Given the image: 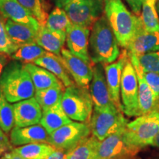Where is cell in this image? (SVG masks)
<instances>
[{
  "mask_svg": "<svg viewBox=\"0 0 159 159\" xmlns=\"http://www.w3.org/2000/svg\"><path fill=\"white\" fill-rule=\"evenodd\" d=\"M119 46L106 16H102L93 25L89 36V51L92 63L105 65L116 61L120 55Z\"/></svg>",
  "mask_w": 159,
  "mask_h": 159,
  "instance_id": "cell-1",
  "label": "cell"
},
{
  "mask_svg": "<svg viewBox=\"0 0 159 159\" xmlns=\"http://www.w3.org/2000/svg\"><path fill=\"white\" fill-rule=\"evenodd\" d=\"M104 11L119 46L127 49L131 40L143 29L140 16L129 11L122 0H105Z\"/></svg>",
  "mask_w": 159,
  "mask_h": 159,
  "instance_id": "cell-2",
  "label": "cell"
},
{
  "mask_svg": "<svg viewBox=\"0 0 159 159\" xmlns=\"http://www.w3.org/2000/svg\"><path fill=\"white\" fill-rule=\"evenodd\" d=\"M0 91L11 103L34 96V84L24 63L13 60L7 63L0 77Z\"/></svg>",
  "mask_w": 159,
  "mask_h": 159,
  "instance_id": "cell-3",
  "label": "cell"
},
{
  "mask_svg": "<svg viewBox=\"0 0 159 159\" xmlns=\"http://www.w3.org/2000/svg\"><path fill=\"white\" fill-rule=\"evenodd\" d=\"M61 106L71 120L90 122L94 103L89 89L77 84L66 87L61 99Z\"/></svg>",
  "mask_w": 159,
  "mask_h": 159,
  "instance_id": "cell-4",
  "label": "cell"
},
{
  "mask_svg": "<svg viewBox=\"0 0 159 159\" xmlns=\"http://www.w3.org/2000/svg\"><path fill=\"white\" fill-rule=\"evenodd\" d=\"M159 132V112L151 111L128 122L125 130L128 143L139 150L151 145Z\"/></svg>",
  "mask_w": 159,
  "mask_h": 159,
  "instance_id": "cell-5",
  "label": "cell"
},
{
  "mask_svg": "<svg viewBox=\"0 0 159 159\" xmlns=\"http://www.w3.org/2000/svg\"><path fill=\"white\" fill-rule=\"evenodd\" d=\"M123 113L117 107L105 109L94 108L89 122L91 134L99 141H102L125 128L128 122Z\"/></svg>",
  "mask_w": 159,
  "mask_h": 159,
  "instance_id": "cell-6",
  "label": "cell"
},
{
  "mask_svg": "<svg viewBox=\"0 0 159 159\" xmlns=\"http://www.w3.org/2000/svg\"><path fill=\"white\" fill-rule=\"evenodd\" d=\"M126 128V127H125ZM125 128L99 141L96 159H136L139 148L131 145L125 138Z\"/></svg>",
  "mask_w": 159,
  "mask_h": 159,
  "instance_id": "cell-7",
  "label": "cell"
},
{
  "mask_svg": "<svg viewBox=\"0 0 159 159\" xmlns=\"http://www.w3.org/2000/svg\"><path fill=\"white\" fill-rule=\"evenodd\" d=\"M63 9L71 24L91 29L102 16L105 0H73Z\"/></svg>",
  "mask_w": 159,
  "mask_h": 159,
  "instance_id": "cell-8",
  "label": "cell"
},
{
  "mask_svg": "<svg viewBox=\"0 0 159 159\" xmlns=\"http://www.w3.org/2000/svg\"><path fill=\"white\" fill-rule=\"evenodd\" d=\"M91 134L89 122L72 121L49 134V144L56 149L69 151L90 136Z\"/></svg>",
  "mask_w": 159,
  "mask_h": 159,
  "instance_id": "cell-9",
  "label": "cell"
},
{
  "mask_svg": "<svg viewBox=\"0 0 159 159\" xmlns=\"http://www.w3.org/2000/svg\"><path fill=\"white\" fill-rule=\"evenodd\" d=\"M120 94L123 112L129 117L139 116V83L137 75L130 59L127 61L122 71Z\"/></svg>",
  "mask_w": 159,
  "mask_h": 159,
  "instance_id": "cell-10",
  "label": "cell"
},
{
  "mask_svg": "<svg viewBox=\"0 0 159 159\" xmlns=\"http://www.w3.org/2000/svg\"><path fill=\"white\" fill-rule=\"evenodd\" d=\"M94 108L105 109L116 107L111 99L107 84L104 65L96 63L93 66V77L89 85Z\"/></svg>",
  "mask_w": 159,
  "mask_h": 159,
  "instance_id": "cell-11",
  "label": "cell"
},
{
  "mask_svg": "<svg viewBox=\"0 0 159 159\" xmlns=\"http://www.w3.org/2000/svg\"><path fill=\"white\" fill-rule=\"evenodd\" d=\"M60 59L77 85L89 89L93 77V66L63 48Z\"/></svg>",
  "mask_w": 159,
  "mask_h": 159,
  "instance_id": "cell-12",
  "label": "cell"
},
{
  "mask_svg": "<svg viewBox=\"0 0 159 159\" xmlns=\"http://www.w3.org/2000/svg\"><path fill=\"white\" fill-rule=\"evenodd\" d=\"M129 59L128 52L125 49L114 62L104 66L107 84L111 99L119 110L123 111L122 105L120 101V86L122 71L127 61Z\"/></svg>",
  "mask_w": 159,
  "mask_h": 159,
  "instance_id": "cell-13",
  "label": "cell"
},
{
  "mask_svg": "<svg viewBox=\"0 0 159 159\" xmlns=\"http://www.w3.org/2000/svg\"><path fill=\"white\" fill-rule=\"evenodd\" d=\"M90 28L71 24L66 31V42L69 50L73 55L83 59L89 64L91 61L89 51Z\"/></svg>",
  "mask_w": 159,
  "mask_h": 159,
  "instance_id": "cell-14",
  "label": "cell"
},
{
  "mask_svg": "<svg viewBox=\"0 0 159 159\" xmlns=\"http://www.w3.org/2000/svg\"><path fill=\"white\" fill-rule=\"evenodd\" d=\"M15 126L27 127L39 124L43 110L34 97L13 104Z\"/></svg>",
  "mask_w": 159,
  "mask_h": 159,
  "instance_id": "cell-15",
  "label": "cell"
},
{
  "mask_svg": "<svg viewBox=\"0 0 159 159\" xmlns=\"http://www.w3.org/2000/svg\"><path fill=\"white\" fill-rule=\"evenodd\" d=\"M49 135L41 124L27 127L14 126L10 132L13 146L19 147L32 143H48Z\"/></svg>",
  "mask_w": 159,
  "mask_h": 159,
  "instance_id": "cell-16",
  "label": "cell"
},
{
  "mask_svg": "<svg viewBox=\"0 0 159 159\" xmlns=\"http://www.w3.org/2000/svg\"><path fill=\"white\" fill-rule=\"evenodd\" d=\"M129 59L136 70L139 83V108L140 116L151 111H156L158 103L155 99L153 93L142 74V68L139 64L137 55L128 52Z\"/></svg>",
  "mask_w": 159,
  "mask_h": 159,
  "instance_id": "cell-17",
  "label": "cell"
},
{
  "mask_svg": "<svg viewBox=\"0 0 159 159\" xmlns=\"http://www.w3.org/2000/svg\"><path fill=\"white\" fill-rule=\"evenodd\" d=\"M0 13L5 19L25 24L39 31L40 24L18 0H0Z\"/></svg>",
  "mask_w": 159,
  "mask_h": 159,
  "instance_id": "cell-18",
  "label": "cell"
},
{
  "mask_svg": "<svg viewBox=\"0 0 159 159\" xmlns=\"http://www.w3.org/2000/svg\"><path fill=\"white\" fill-rule=\"evenodd\" d=\"M126 49L137 56L158 51L159 32H148L142 29L131 40Z\"/></svg>",
  "mask_w": 159,
  "mask_h": 159,
  "instance_id": "cell-19",
  "label": "cell"
},
{
  "mask_svg": "<svg viewBox=\"0 0 159 159\" xmlns=\"http://www.w3.org/2000/svg\"><path fill=\"white\" fill-rule=\"evenodd\" d=\"M25 69L30 75L35 91L52 87L64 88V85L54 74L33 63H24Z\"/></svg>",
  "mask_w": 159,
  "mask_h": 159,
  "instance_id": "cell-20",
  "label": "cell"
},
{
  "mask_svg": "<svg viewBox=\"0 0 159 159\" xmlns=\"http://www.w3.org/2000/svg\"><path fill=\"white\" fill-rule=\"evenodd\" d=\"M66 39V33L51 30L41 26L38 33L36 43L49 52L60 56Z\"/></svg>",
  "mask_w": 159,
  "mask_h": 159,
  "instance_id": "cell-21",
  "label": "cell"
},
{
  "mask_svg": "<svg viewBox=\"0 0 159 159\" xmlns=\"http://www.w3.org/2000/svg\"><path fill=\"white\" fill-rule=\"evenodd\" d=\"M60 56L47 52L43 56L35 60L33 63L47 69L54 74L63 83L65 87H69L74 85L75 83L69 75L68 71L63 66Z\"/></svg>",
  "mask_w": 159,
  "mask_h": 159,
  "instance_id": "cell-22",
  "label": "cell"
},
{
  "mask_svg": "<svg viewBox=\"0 0 159 159\" xmlns=\"http://www.w3.org/2000/svg\"><path fill=\"white\" fill-rule=\"evenodd\" d=\"M5 28L12 41L19 47L36 42L39 31L28 25L6 19Z\"/></svg>",
  "mask_w": 159,
  "mask_h": 159,
  "instance_id": "cell-23",
  "label": "cell"
},
{
  "mask_svg": "<svg viewBox=\"0 0 159 159\" xmlns=\"http://www.w3.org/2000/svg\"><path fill=\"white\" fill-rule=\"evenodd\" d=\"M71 122L72 120L63 111L61 102L50 108L43 111L40 124L46 129L49 135L63 125Z\"/></svg>",
  "mask_w": 159,
  "mask_h": 159,
  "instance_id": "cell-24",
  "label": "cell"
},
{
  "mask_svg": "<svg viewBox=\"0 0 159 159\" xmlns=\"http://www.w3.org/2000/svg\"><path fill=\"white\" fill-rule=\"evenodd\" d=\"M13 150L25 159H47L56 148L48 143H32Z\"/></svg>",
  "mask_w": 159,
  "mask_h": 159,
  "instance_id": "cell-25",
  "label": "cell"
},
{
  "mask_svg": "<svg viewBox=\"0 0 159 159\" xmlns=\"http://www.w3.org/2000/svg\"><path fill=\"white\" fill-rule=\"evenodd\" d=\"M99 141L89 136L67 152L66 159H96L97 149Z\"/></svg>",
  "mask_w": 159,
  "mask_h": 159,
  "instance_id": "cell-26",
  "label": "cell"
},
{
  "mask_svg": "<svg viewBox=\"0 0 159 159\" xmlns=\"http://www.w3.org/2000/svg\"><path fill=\"white\" fill-rule=\"evenodd\" d=\"M157 0H145L140 15L144 30L159 32V16L156 8Z\"/></svg>",
  "mask_w": 159,
  "mask_h": 159,
  "instance_id": "cell-27",
  "label": "cell"
},
{
  "mask_svg": "<svg viewBox=\"0 0 159 159\" xmlns=\"http://www.w3.org/2000/svg\"><path fill=\"white\" fill-rule=\"evenodd\" d=\"M47 52L46 49L35 42L20 46L10 57L13 60L21 61L24 63H34L35 60L43 56Z\"/></svg>",
  "mask_w": 159,
  "mask_h": 159,
  "instance_id": "cell-28",
  "label": "cell"
},
{
  "mask_svg": "<svg viewBox=\"0 0 159 159\" xmlns=\"http://www.w3.org/2000/svg\"><path fill=\"white\" fill-rule=\"evenodd\" d=\"M63 91V89L57 87L36 90L34 97L41 105L42 110L44 111L61 102Z\"/></svg>",
  "mask_w": 159,
  "mask_h": 159,
  "instance_id": "cell-29",
  "label": "cell"
},
{
  "mask_svg": "<svg viewBox=\"0 0 159 159\" xmlns=\"http://www.w3.org/2000/svg\"><path fill=\"white\" fill-rule=\"evenodd\" d=\"M71 22L64 9L56 7L49 13L45 26L51 30L66 33Z\"/></svg>",
  "mask_w": 159,
  "mask_h": 159,
  "instance_id": "cell-30",
  "label": "cell"
},
{
  "mask_svg": "<svg viewBox=\"0 0 159 159\" xmlns=\"http://www.w3.org/2000/svg\"><path fill=\"white\" fill-rule=\"evenodd\" d=\"M29 13L39 21L41 26H45L48 18V6L46 0H18Z\"/></svg>",
  "mask_w": 159,
  "mask_h": 159,
  "instance_id": "cell-31",
  "label": "cell"
},
{
  "mask_svg": "<svg viewBox=\"0 0 159 159\" xmlns=\"http://www.w3.org/2000/svg\"><path fill=\"white\" fill-rule=\"evenodd\" d=\"M15 126L13 105L6 99L0 91V128L5 134H9Z\"/></svg>",
  "mask_w": 159,
  "mask_h": 159,
  "instance_id": "cell-32",
  "label": "cell"
},
{
  "mask_svg": "<svg viewBox=\"0 0 159 159\" xmlns=\"http://www.w3.org/2000/svg\"><path fill=\"white\" fill-rule=\"evenodd\" d=\"M6 19H5L0 13V52L11 56L19 47L12 41L6 30Z\"/></svg>",
  "mask_w": 159,
  "mask_h": 159,
  "instance_id": "cell-33",
  "label": "cell"
},
{
  "mask_svg": "<svg viewBox=\"0 0 159 159\" xmlns=\"http://www.w3.org/2000/svg\"><path fill=\"white\" fill-rule=\"evenodd\" d=\"M143 71L159 74V50L137 56Z\"/></svg>",
  "mask_w": 159,
  "mask_h": 159,
  "instance_id": "cell-34",
  "label": "cell"
},
{
  "mask_svg": "<svg viewBox=\"0 0 159 159\" xmlns=\"http://www.w3.org/2000/svg\"><path fill=\"white\" fill-rule=\"evenodd\" d=\"M142 68V67H141ZM142 74L144 78L148 83L153 93L154 97L156 99L157 103L159 101V74L156 72H150V71H143L142 69Z\"/></svg>",
  "mask_w": 159,
  "mask_h": 159,
  "instance_id": "cell-35",
  "label": "cell"
},
{
  "mask_svg": "<svg viewBox=\"0 0 159 159\" xmlns=\"http://www.w3.org/2000/svg\"><path fill=\"white\" fill-rule=\"evenodd\" d=\"M13 146L12 145L10 139L3 133L0 135V158L8 151L13 150Z\"/></svg>",
  "mask_w": 159,
  "mask_h": 159,
  "instance_id": "cell-36",
  "label": "cell"
},
{
  "mask_svg": "<svg viewBox=\"0 0 159 159\" xmlns=\"http://www.w3.org/2000/svg\"><path fill=\"white\" fill-rule=\"evenodd\" d=\"M132 10L133 13L138 16H140L142 13L143 4L145 0H125Z\"/></svg>",
  "mask_w": 159,
  "mask_h": 159,
  "instance_id": "cell-37",
  "label": "cell"
},
{
  "mask_svg": "<svg viewBox=\"0 0 159 159\" xmlns=\"http://www.w3.org/2000/svg\"><path fill=\"white\" fill-rule=\"evenodd\" d=\"M68 150L56 149L47 159H66Z\"/></svg>",
  "mask_w": 159,
  "mask_h": 159,
  "instance_id": "cell-38",
  "label": "cell"
},
{
  "mask_svg": "<svg viewBox=\"0 0 159 159\" xmlns=\"http://www.w3.org/2000/svg\"><path fill=\"white\" fill-rule=\"evenodd\" d=\"M9 55L7 54L0 52V77L2 74L5 66L9 63Z\"/></svg>",
  "mask_w": 159,
  "mask_h": 159,
  "instance_id": "cell-39",
  "label": "cell"
},
{
  "mask_svg": "<svg viewBox=\"0 0 159 159\" xmlns=\"http://www.w3.org/2000/svg\"><path fill=\"white\" fill-rule=\"evenodd\" d=\"M0 159H25L21 156H20L19 154L17 153L16 151L13 150H11L7 152L6 153L3 155L0 158Z\"/></svg>",
  "mask_w": 159,
  "mask_h": 159,
  "instance_id": "cell-40",
  "label": "cell"
},
{
  "mask_svg": "<svg viewBox=\"0 0 159 159\" xmlns=\"http://www.w3.org/2000/svg\"><path fill=\"white\" fill-rule=\"evenodd\" d=\"M71 1H73V0H55V2L57 7L64 8L66 6L70 3Z\"/></svg>",
  "mask_w": 159,
  "mask_h": 159,
  "instance_id": "cell-41",
  "label": "cell"
},
{
  "mask_svg": "<svg viewBox=\"0 0 159 159\" xmlns=\"http://www.w3.org/2000/svg\"><path fill=\"white\" fill-rule=\"evenodd\" d=\"M151 146L159 149V132L157 134L156 136H155L153 141H152V144H151Z\"/></svg>",
  "mask_w": 159,
  "mask_h": 159,
  "instance_id": "cell-42",
  "label": "cell"
},
{
  "mask_svg": "<svg viewBox=\"0 0 159 159\" xmlns=\"http://www.w3.org/2000/svg\"><path fill=\"white\" fill-rule=\"evenodd\" d=\"M156 8H157V11H158V16H159V0H157Z\"/></svg>",
  "mask_w": 159,
  "mask_h": 159,
  "instance_id": "cell-43",
  "label": "cell"
},
{
  "mask_svg": "<svg viewBox=\"0 0 159 159\" xmlns=\"http://www.w3.org/2000/svg\"><path fill=\"white\" fill-rule=\"evenodd\" d=\"M159 112V101H158V106H157V110Z\"/></svg>",
  "mask_w": 159,
  "mask_h": 159,
  "instance_id": "cell-44",
  "label": "cell"
},
{
  "mask_svg": "<svg viewBox=\"0 0 159 159\" xmlns=\"http://www.w3.org/2000/svg\"><path fill=\"white\" fill-rule=\"evenodd\" d=\"M3 133H4V132H3L2 130H0V135H1L2 134H3Z\"/></svg>",
  "mask_w": 159,
  "mask_h": 159,
  "instance_id": "cell-45",
  "label": "cell"
},
{
  "mask_svg": "<svg viewBox=\"0 0 159 159\" xmlns=\"http://www.w3.org/2000/svg\"><path fill=\"white\" fill-rule=\"evenodd\" d=\"M0 130H1V128H0Z\"/></svg>",
  "mask_w": 159,
  "mask_h": 159,
  "instance_id": "cell-46",
  "label": "cell"
}]
</instances>
